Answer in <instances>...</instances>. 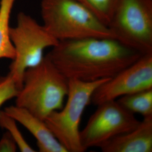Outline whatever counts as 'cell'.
<instances>
[{
  "instance_id": "7a4b0ae2",
  "label": "cell",
  "mask_w": 152,
  "mask_h": 152,
  "mask_svg": "<svg viewBox=\"0 0 152 152\" xmlns=\"http://www.w3.org/2000/svg\"><path fill=\"white\" fill-rule=\"evenodd\" d=\"M69 80L45 56L38 65L24 72L15 105L25 109L41 120L63 108Z\"/></svg>"
},
{
  "instance_id": "8fae6325",
  "label": "cell",
  "mask_w": 152,
  "mask_h": 152,
  "mask_svg": "<svg viewBox=\"0 0 152 152\" xmlns=\"http://www.w3.org/2000/svg\"><path fill=\"white\" fill-rule=\"evenodd\" d=\"M117 101L133 114H140L143 118L152 116V88L126 95Z\"/></svg>"
},
{
  "instance_id": "5b68a950",
  "label": "cell",
  "mask_w": 152,
  "mask_h": 152,
  "mask_svg": "<svg viewBox=\"0 0 152 152\" xmlns=\"http://www.w3.org/2000/svg\"><path fill=\"white\" fill-rule=\"evenodd\" d=\"M9 37L15 56L10 66L9 74L19 90L24 72L40 63L45 57L44 50L54 47L59 41L43 25L24 12L18 14L16 26L9 28Z\"/></svg>"
},
{
  "instance_id": "6da1fadb",
  "label": "cell",
  "mask_w": 152,
  "mask_h": 152,
  "mask_svg": "<svg viewBox=\"0 0 152 152\" xmlns=\"http://www.w3.org/2000/svg\"><path fill=\"white\" fill-rule=\"evenodd\" d=\"M142 55L114 38L88 37L59 41L46 56L68 80L110 78Z\"/></svg>"
},
{
  "instance_id": "9a60e30c",
  "label": "cell",
  "mask_w": 152,
  "mask_h": 152,
  "mask_svg": "<svg viewBox=\"0 0 152 152\" xmlns=\"http://www.w3.org/2000/svg\"><path fill=\"white\" fill-rule=\"evenodd\" d=\"M19 89L11 76L0 77V107L12 98H15Z\"/></svg>"
},
{
  "instance_id": "2e32d148",
  "label": "cell",
  "mask_w": 152,
  "mask_h": 152,
  "mask_svg": "<svg viewBox=\"0 0 152 152\" xmlns=\"http://www.w3.org/2000/svg\"><path fill=\"white\" fill-rule=\"evenodd\" d=\"M17 149L15 141L6 131L0 139V152H15Z\"/></svg>"
},
{
  "instance_id": "30bf717a",
  "label": "cell",
  "mask_w": 152,
  "mask_h": 152,
  "mask_svg": "<svg viewBox=\"0 0 152 152\" xmlns=\"http://www.w3.org/2000/svg\"><path fill=\"white\" fill-rule=\"evenodd\" d=\"M103 152H152V116L135 129L111 139L100 147Z\"/></svg>"
},
{
  "instance_id": "4fadbf2b",
  "label": "cell",
  "mask_w": 152,
  "mask_h": 152,
  "mask_svg": "<svg viewBox=\"0 0 152 152\" xmlns=\"http://www.w3.org/2000/svg\"><path fill=\"white\" fill-rule=\"evenodd\" d=\"M92 11L108 26L120 0H77Z\"/></svg>"
},
{
  "instance_id": "8992f818",
  "label": "cell",
  "mask_w": 152,
  "mask_h": 152,
  "mask_svg": "<svg viewBox=\"0 0 152 152\" xmlns=\"http://www.w3.org/2000/svg\"><path fill=\"white\" fill-rule=\"evenodd\" d=\"M108 27L121 44L152 54V0H120Z\"/></svg>"
},
{
  "instance_id": "9c48e42d",
  "label": "cell",
  "mask_w": 152,
  "mask_h": 152,
  "mask_svg": "<svg viewBox=\"0 0 152 152\" xmlns=\"http://www.w3.org/2000/svg\"><path fill=\"white\" fill-rule=\"evenodd\" d=\"M4 111L32 134L37 140L39 152H67L50 130L45 120L16 105L6 107Z\"/></svg>"
},
{
  "instance_id": "52a82bcc",
  "label": "cell",
  "mask_w": 152,
  "mask_h": 152,
  "mask_svg": "<svg viewBox=\"0 0 152 152\" xmlns=\"http://www.w3.org/2000/svg\"><path fill=\"white\" fill-rule=\"evenodd\" d=\"M84 129L80 131V141L85 152L100 148L115 136L135 129L140 121L124 108L117 100L99 104Z\"/></svg>"
},
{
  "instance_id": "277c9868",
  "label": "cell",
  "mask_w": 152,
  "mask_h": 152,
  "mask_svg": "<svg viewBox=\"0 0 152 152\" xmlns=\"http://www.w3.org/2000/svg\"><path fill=\"white\" fill-rule=\"evenodd\" d=\"M108 79L92 82L69 80L65 104L45 120L50 130L67 152H85L80 141L82 117L85 108L91 103L95 90Z\"/></svg>"
},
{
  "instance_id": "ba28073f",
  "label": "cell",
  "mask_w": 152,
  "mask_h": 152,
  "mask_svg": "<svg viewBox=\"0 0 152 152\" xmlns=\"http://www.w3.org/2000/svg\"><path fill=\"white\" fill-rule=\"evenodd\" d=\"M152 88V54L142 55L133 64L103 82L95 90L91 103L98 105L133 93Z\"/></svg>"
},
{
  "instance_id": "3957f363",
  "label": "cell",
  "mask_w": 152,
  "mask_h": 152,
  "mask_svg": "<svg viewBox=\"0 0 152 152\" xmlns=\"http://www.w3.org/2000/svg\"><path fill=\"white\" fill-rule=\"evenodd\" d=\"M44 26L59 41L88 37L114 38L108 27L77 0H42Z\"/></svg>"
},
{
  "instance_id": "5bb4252c",
  "label": "cell",
  "mask_w": 152,
  "mask_h": 152,
  "mask_svg": "<svg viewBox=\"0 0 152 152\" xmlns=\"http://www.w3.org/2000/svg\"><path fill=\"white\" fill-rule=\"evenodd\" d=\"M16 121L4 110L0 111V127L5 129L15 141L18 148L22 152H36L24 139L18 129Z\"/></svg>"
},
{
  "instance_id": "7c38bea8",
  "label": "cell",
  "mask_w": 152,
  "mask_h": 152,
  "mask_svg": "<svg viewBox=\"0 0 152 152\" xmlns=\"http://www.w3.org/2000/svg\"><path fill=\"white\" fill-rule=\"evenodd\" d=\"M11 12L5 7L0 8V59L13 60L15 51L9 37Z\"/></svg>"
}]
</instances>
